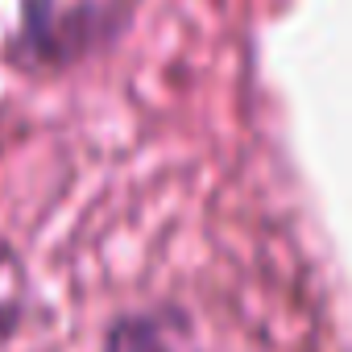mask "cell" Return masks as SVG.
<instances>
[{"instance_id":"1","label":"cell","mask_w":352,"mask_h":352,"mask_svg":"<svg viewBox=\"0 0 352 352\" xmlns=\"http://www.w3.org/2000/svg\"><path fill=\"white\" fill-rule=\"evenodd\" d=\"M112 38V9L25 0L21 25L9 42V63L21 71H63Z\"/></svg>"},{"instance_id":"2","label":"cell","mask_w":352,"mask_h":352,"mask_svg":"<svg viewBox=\"0 0 352 352\" xmlns=\"http://www.w3.org/2000/svg\"><path fill=\"white\" fill-rule=\"evenodd\" d=\"M108 352H199L179 311H133L108 327Z\"/></svg>"},{"instance_id":"3","label":"cell","mask_w":352,"mask_h":352,"mask_svg":"<svg viewBox=\"0 0 352 352\" xmlns=\"http://www.w3.org/2000/svg\"><path fill=\"white\" fill-rule=\"evenodd\" d=\"M25 311H30V270H25V257L9 241H0V344H9L21 331Z\"/></svg>"}]
</instances>
